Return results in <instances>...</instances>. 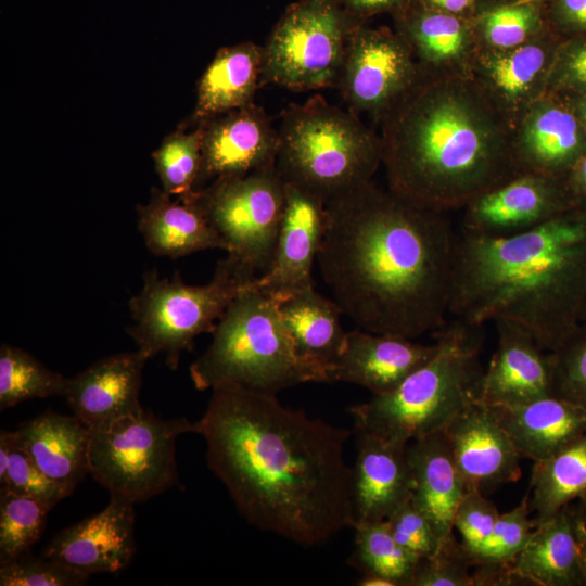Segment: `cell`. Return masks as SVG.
<instances>
[{
  "instance_id": "cell-43",
  "label": "cell",
  "mask_w": 586,
  "mask_h": 586,
  "mask_svg": "<svg viewBox=\"0 0 586 586\" xmlns=\"http://www.w3.org/2000/svg\"><path fill=\"white\" fill-rule=\"evenodd\" d=\"M586 92V36L560 37L549 71L546 94Z\"/></svg>"
},
{
  "instance_id": "cell-2",
  "label": "cell",
  "mask_w": 586,
  "mask_h": 586,
  "mask_svg": "<svg viewBox=\"0 0 586 586\" xmlns=\"http://www.w3.org/2000/svg\"><path fill=\"white\" fill-rule=\"evenodd\" d=\"M456 243L443 211L371 180L326 203L317 262L335 303L359 329L413 340L446 326Z\"/></svg>"
},
{
  "instance_id": "cell-27",
  "label": "cell",
  "mask_w": 586,
  "mask_h": 586,
  "mask_svg": "<svg viewBox=\"0 0 586 586\" xmlns=\"http://www.w3.org/2000/svg\"><path fill=\"white\" fill-rule=\"evenodd\" d=\"M137 214L139 231L154 255L179 258L203 250L226 251L196 200V191L188 198L173 199L163 189L153 188L149 202L139 205Z\"/></svg>"
},
{
  "instance_id": "cell-50",
  "label": "cell",
  "mask_w": 586,
  "mask_h": 586,
  "mask_svg": "<svg viewBox=\"0 0 586 586\" xmlns=\"http://www.w3.org/2000/svg\"><path fill=\"white\" fill-rule=\"evenodd\" d=\"M560 97V95H558ZM574 112L586 131V92L561 97Z\"/></svg>"
},
{
  "instance_id": "cell-37",
  "label": "cell",
  "mask_w": 586,
  "mask_h": 586,
  "mask_svg": "<svg viewBox=\"0 0 586 586\" xmlns=\"http://www.w3.org/2000/svg\"><path fill=\"white\" fill-rule=\"evenodd\" d=\"M202 126L176 131L152 153L162 189L177 198L191 196L202 170Z\"/></svg>"
},
{
  "instance_id": "cell-35",
  "label": "cell",
  "mask_w": 586,
  "mask_h": 586,
  "mask_svg": "<svg viewBox=\"0 0 586 586\" xmlns=\"http://www.w3.org/2000/svg\"><path fill=\"white\" fill-rule=\"evenodd\" d=\"M68 378L47 368L26 351L2 344L0 347V410L23 402L64 396Z\"/></svg>"
},
{
  "instance_id": "cell-6",
  "label": "cell",
  "mask_w": 586,
  "mask_h": 586,
  "mask_svg": "<svg viewBox=\"0 0 586 586\" xmlns=\"http://www.w3.org/2000/svg\"><path fill=\"white\" fill-rule=\"evenodd\" d=\"M474 327L456 321L435 332L438 349L393 391L348 408L356 433L407 445L444 431L479 397L483 370Z\"/></svg>"
},
{
  "instance_id": "cell-9",
  "label": "cell",
  "mask_w": 586,
  "mask_h": 586,
  "mask_svg": "<svg viewBox=\"0 0 586 586\" xmlns=\"http://www.w3.org/2000/svg\"><path fill=\"white\" fill-rule=\"evenodd\" d=\"M89 430V474L110 494L137 504L179 485L176 440L198 428L187 418L161 419L143 409Z\"/></svg>"
},
{
  "instance_id": "cell-25",
  "label": "cell",
  "mask_w": 586,
  "mask_h": 586,
  "mask_svg": "<svg viewBox=\"0 0 586 586\" xmlns=\"http://www.w3.org/2000/svg\"><path fill=\"white\" fill-rule=\"evenodd\" d=\"M412 504L426 517L440 548L454 539V518L467 492L444 431L407 444Z\"/></svg>"
},
{
  "instance_id": "cell-47",
  "label": "cell",
  "mask_w": 586,
  "mask_h": 586,
  "mask_svg": "<svg viewBox=\"0 0 586 586\" xmlns=\"http://www.w3.org/2000/svg\"><path fill=\"white\" fill-rule=\"evenodd\" d=\"M343 8L355 18L366 22L380 13L393 15L403 10L410 0H340Z\"/></svg>"
},
{
  "instance_id": "cell-34",
  "label": "cell",
  "mask_w": 586,
  "mask_h": 586,
  "mask_svg": "<svg viewBox=\"0 0 586 586\" xmlns=\"http://www.w3.org/2000/svg\"><path fill=\"white\" fill-rule=\"evenodd\" d=\"M354 550L349 563L362 575H378L394 586H410L420 560L403 548L393 537L387 522L356 523Z\"/></svg>"
},
{
  "instance_id": "cell-39",
  "label": "cell",
  "mask_w": 586,
  "mask_h": 586,
  "mask_svg": "<svg viewBox=\"0 0 586 586\" xmlns=\"http://www.w3.org/2000/svg\"><path fill=\"white\" fill-rule=\"evenodd\" d=\"M528 492L513 509L500 513L489 539L476 552L467 556L472 566L510 562L527 542L534 524L530 519Z\"/></svg>"
},
{
  "instance_id": "cell-26",
  "label": "cell",
  "mask_w": 586,
  "mask_h": 586,
  "mask_svg": "<svg viewBox=\"0 0 586 586\" xmlns=\"http://www.w3.org/2000/svg\"><path fill=\"white\" fill-rule=\"evenodd\" d=\"M13 433L41 472L69 494L89 474L90 430L77 416L47 410Z\"/></svg>"
},
{
  "instance_id": "cell-53",
  "label": "cell",
  "mask_w": 586,
  "mask_h": 586,
  "mask_svg": "<svg viewBox=\"0 0 586 586\" xmlns=\"http://www.w3.org/2000/svg\"><path fill=\"white\" fill-rule=\"evenodd\" d=\"M576 500L577 504L573 506L574 512L578 518L586 520V488Z\"/></svg>"
},
{
  "instance_id": "cell-7",
  "label": "cell",
  "mask_w": 586,
  "mask_h": 586,
  "mask_svg": "<svg viewBox=\"0 0 586 586\" xmlns=\"http://www.w3.org/2000/svg\"><path fill=\"white\" fill-rule=\"evenodd\" d=\"M278 137L276 166L282 179L326 203L371 181L382 165L381 136L321 94L285 107Z\"/></svg>"
},
{
  "instance_id": "cell-36",
  "label": "cell",
  "mask_w": 586,
  "mask_h": 586,
  "mask_svg": "<svg viewBox=\"0 0 586 586\" xmlns=\"http://www.w3.org/2000/svg\"><path fill=\"white\" fill-rule=\"evenodd\" d=\"M50 510L34 497L0 486V565L30 552Z\"/></svg>"
},
{
  "instance_id": "cell-23",
  "label": "cell",
  "mask_w": 586,
  "mask_h": 586,
  "mask_svg": "<svg viewBox=\"0 0 586 586\" xmlns=\"http://www.w3.org/2000/svg\"><path fill=\"white\" fill-rule=\"evenodd\" d=\"M149 358L140 351L104 357L68 378L65 399L87 426L143 410L139 400Z\"/></svg>"
},
{
  "instance_id": "cell-45",
  "label": "cell",
  "mask_w": 586,
  "mask_h": 586,
  "mask_svg": "<svg viewBox=\"0 0 586 586\" xmlns=\"http://www.w3.org/2000/svg\"><path fill=\"white\" fill-rule=\"evenodd\" d=\"M386 522L395 540L419 559L432 556L440 549L433 526L411 499L399 507Z\"/></svg>"
},
{
  "instance_id": "cell-51",
  "label": "cell",
  "mask_w": 586,
  "mask_h": 586,
  "mask_svg": "<svg viewBox=\"0 0 586 586\" xmlns=\"http://www.w3.org/2000/svg\"><path fill=\"white\" fill-rule=\"evenodd\" d=\"M574 524L586 584V520L578 518L574 512Z\"/></svg>"
},
{
  "instance_id": "cell-22",
  "label": "cell",
  "mask_w": 586,
  "mask_h": 586,
  "mask_svg": "<svg viewBox=\"0 0 586 586\" xmlns=\"http://www.w3.org/2000/svg\"><path fill=\"white\" fill-rule=\"evenodd\" d=\"M407 445L357 433V455L351 469L353 525L385 521L410 499Z\"/></svg>"
},
{
  "instance_id": "cell-31",
  "label": "cell",
  "mask_w": 586,
  "mask_h": 586,
  "mask_svg": "<svg viewBox=\"0 0 586 586\" xmlns=\"http://www.w3.org/2000/svg\"><path fill=\"white\" fill-rule=\"evenodd\" d=\"M278 306L297 353L329 371L347 333L340 321L343 314L340 306L314 286L279 298Z\"/></svg>"
},
{
  "instance_id": "cell-14",
  "label": "cell",
  "mask_w": 586,
  "mask_h": 586,
  "mask_svg": "<svg viewBox=\"0 0 586 586\" xmlns=\"http://www.w3.org/2000/svg\"><path fill=\"white\" fill-rule=\"evenodd\" d=\"M578 207L565 176L521 173L477 195L463 208L462 231L502 237L534 228Z\"/></svg>"
},
{
  "instance_id": "cell-48",
  "label": "cell",
  "mask_w": 586,
  "mask_h": 586,
  "mask_svg": "<svg viewBox=\"0 0 586 586\" xmlns=\"http://www.w3.org/2000/svg\"><path fill=\"white\" fill-rule=\"evenodd\" d=\"M565 178L577 206L586 208V152L566 173Z\"/></svg>"
},
{
  "instance_id": "cell-10",
  "label": "cell",
  "mask_w": 586,
  "mask_h": 586,
  "mask_svg": "<svg viewBox=\"0 0 586 586\" xmlns=\"http://www.w3.org/2000/svg\"><path fill=\"white\" fill-rule=\"evenodd\" d=\"M360 23L340 0L290 4L263 47L262 82L292 91L337 87L349 36Z\"/></svg>"
},
{
  "instance_id": "cell-16",
  "label": "cell",
  "mask_w": 586,
  "mask_h": 586,
  "mask_svg": "<svg viewBox=\"0 0 586 586\" xmlns=\"http://www.w3.org/2000/svg\"><path fill=\"white\" fill-rule=\"evenodd\" d=\"M133 505L111 494L103 510L62 530L42 556L88 576L124 570L136 551Z\"/></svg>"
},
{
  "instance_id": "cell-32",
  "label": "cell",
  "mask_w": 586,
  "mask_h": 586,
  "mask_svg": "<svg viewBox=\"0 0 586 586\" xmlns=\"http://www.w3.org/2000/svg\"><path fill=\"white\" fill-rule=\"evenodd\" d=\"M586 488V433L551 456L535 461L530 483L534 526L571 505Z\"/></svg>"
},
{
  "instance_id": "cell-18",
  "label": "cell",
  "mask_w": 586,
  "mask_h": 586,
  "mask_svg": "<svg viewBox=\"0 0 586 586\" xmlns=\"http://www.w3.org/2000/svg\"><path fill=\"white\" fill-rule=\"evenodd\" d=\"M202 126V170L199 180L242 176L276 164L278 128L263 107L251 103Z\"/></svg>"
},
{
  "instance_id": "cell-46",
  "label": "cell",
  "mask_w": 586,
  "mask_h": 586,
  "mask_svg": "<svg viewBox=\"0 0 586 586\" xmlns=\"http://www.w3.org/2000/svg\"><path fill=\"white\" fill-rule=\"evenodd\" d=\"M547 18L560 37L586 36V0H552Z\"/></svg>"
},
{
  "instance_id": "cell-3",
  "label": "cell",
  "mask_w": 586,
  "mask_h": 586,
  "mask_svg": "<svg viewBox=\"0 0 586 586\" xmlns=\"http://www.w3.org/2000/svg\"><path fill=\"white\" fill-rule=\"evenodd\" d=\"M380 125L388 189L418 205L464 207L522 173L511 128L468 76L421 71Z\"/></svg>"
},
{
  "instance_id": "cell-1",
  "label": "cell",
  "mask_w": 586,
  "mask_h": 586,
  "mask_svg": "<svg viewBox=\"0 0 586 586\" xmlns=\"http://www.w3.org/2000/svg\"><path fill=\"white\" fill-rule=\"evenodd\" d=\"M212 391L196 434L208 468L251 525L308 547L352 527L347 430L275 394L237 384Z\"/></svg>"
},
{
  "instance_id": "cell-13",
  "label": "cell",
  "mask_w": 586,
  "mask_h": 586,
  "mask_svg": "<svg viewBox=\"0 0 586 586\" xmlns=\"http://www.w3.org/2000/svg\"><path fill=\"white\" fill-rule=\"evenodd\" d=\"M559 40L560 36L550 29L512 49L476 50L468 77L511 130L546 94Z\"/></svg>"
},
{
  "instance_id": "cell-12",
  "label": "cell",
  "mask_w": 586,
  "mask_h": 586,
  "mask_svg": "<svg viewBox=\"0 0 586 586\" xmlns=\"http://www.w3.org/2000/svg\"><path fill=\"white\" fill-rule=\"evenodd\" d=\"M420 74L410 48L395 30L364 22L349 36L337 88L352 112L380 124Z\"/></svg>"
},
{
  "instance_id": "cell-20",
  "label": "cell",
  "mask_w": 586,
  "mask_h": 586,
  "mask_svg": "<svg viewBox=\"0 0 586 586\" xmlns=\"http://www.w3.org/2000/svg\"><path fill=\"white\" fill-rule=\"evenodd\" d=\"M437 349V341L421 344L399 335L356 329L346 333L344 346L329 368L328 382L354 383L373 395L386 394Z\"/></svg>"
},
{
  "instance_id": "cell-44",
  "label": "cell",
  "mask_w": 586,
  "mask_h": 586,
  "mask_svg": "<svg viewBox=\"0 0 586 586\" xmlns=\"http://www.w3.org/2000/svg\"><path fill=\"white\" fill-rule=\"evenodd\" d=\"M499 512L484 493L467 491L460 500L455 518L454 528L459 532L461 545L470 556L476 552L489 539Z\"/></svg>"
},
{
  "instance_id": "cell-38",
  "label": "cell",
  "mask_w": 586,
  "mask_h": 586,
  "mask_svg": "<svg viewBox=\"0 0 586 586\" xmlns=\"http://www.w3.org/2000/svg\"><path fill=\"white\" fill-rule=\"evenodd\" d=\"M549 357L551 395L586 408V323H579Z\"/></svg>"
},
{
  "instance_id": "cell-8",
  "label": "cell",
  "mask_w": 586,
  "mask_h": 586,
  "mask_svg": "<svg viewBox=\"0 0 586 586\" xmlns=\"http://www.w3.org/2000/svg\"><path fill=\"white\" fill-rule=\"evenodd\" d=\"M256 273L227 255L204 285H189L179 275L161 278L156 270L143 276V288L129 301L135 324L127 333L148 358L165 353V362L176 370L182 352L191 351L196 336L213 333L225 310Z\"/></svg>"
},
{
  "instance_id": "cell-29",
  "label": "cell",
  "mask_w": 586,
  "mask_h": 586,
  "mask_svg": "<svg viewBox=\"0 0 586 586\" xmlns=\"http://www.w3.org/2000/svg\"><path fill=\"white\" fill-rule=\"evenodd\" d=\"M510 566L520 583L586 586L572 504L534 526Z\"/></svg>"
},
{
  "instance_id": "cell-52",
  "label": "cell",
  "mask_w": 586,
  "mask_h": 586,
  "mask_svg": "<svg viewBox=\"0 0 586 586\" xmlns=\"http://www.w3.org/2000/svg\"><path fill=\"white\" fill-rule=\"evenodd\" d=\"M358 582L361 586H394L392 582L378 575H362Z\"/></svg>"
},
{
  "instance_id": "cell-11",
  "label": "cell",
  "mask_w": 586,
  "mask_h": 586,
  "mask_svg": "<svg viewBox=\"0 0 586 586\" xmlns=\"http://www.w3.org/2000/svg\"><path fill=\"white\" fill-rule=\"evenodd\" d=\"M196 200L229 256L255 273L272 263L285 207V183L276 164L216 179Z\"/></svg>"
},
{
  "instance_id": "cell-5",
  "label": "cell",
  "mask_w": 586,
  "mask_h": 586,
  "mask_svg": "<svg viewBox=\"0 0 586 586\" xmlns=\"http://www.w3.org/2000/svg\"><path fill=\"white\" fill-rule=\"evenodd\" d=\"M199 391L222 384L275 394L308 382H328V369L302 357L282 320L278 300L243 288L213 331L207 349L190 366Z\"/></svg>"
},
{
  "instance_id": "cell-24",
  "label": "cell",
  "mask_w": 586,
  "mask_h": 586,
  "mask_svg": "<svg viewBox=\"0 0 586 586\" xmlns=\"http://www.w3.org/2000/svg\"><path fill=\"white\" fill-rule=\"evenodd\" d=\"M394 18L395 31L423 73L468 76L477 50L470 16L435 11L410 0Z\"/></svg>"
},
{
  "instance_id": "cell-4",
  "label": "cell",
  "mask_w": 586,
  "mask_h": 586,
  "mask_svg": "<svg viewBox=\"0 0 586 586\" xmlns=\"http://www.w3.org/2000/svg\"><path fill=\"white\" fill-rule=\"evenodd\" d=\"M586 313V208L502 237L457 233L449 314L477 328L510 320L547 352Z\"/></svg>"
},
{
  "instance_id": "cell-21",
  "label": "cell",
  "mask_w": 586,
  "mask_h": 586,
  "mask_svg": "<svg viewBox=\"0 0 586 586\" xmlns=\"http://www.w3.org/2000/svg\"><path fill=\"white\" fill-rule=\"evenodd\" d=\"M498 344L483 371L477 400L489 407H510L551 395L549 352L521 326L495 320Z\"/></svg>"
},
{
  "instance_id": "cell-15",
  "label": "cell",
  "mask_w": 586,
  "mask_h": 586,
  "mask_svg": "<svg viewBox=\"0 0 586 586\" xmlns=\"http://www.w3.org/2000/svg\"><path fill=\"white\" fill-rule=\"evenodd\" d=\"M444 433L467 491L485 494L520 479L522 456L492 407L476 399Z\"/></svg>"
},
{
  "instance_id": "cell-19",
  "label": "cell",
  "mask_w": 586,
  "mask_h": 586,
  "mask_svg": "<svg viewBox=\"0 0 586 586\" xmlns=\"http://www.w3.org/2000/svg\"><path fill=\"white\" fill-rule=\"evenodd\" d=\"M512 149L522 173L565 176L586 152V131L561 97L545 94L513 128Z\"/></svg>"
},
{
  "instance_id": "cell-17",
  "label": "cell",
  "mask_w": 586,
  "mask_h": 586,
  "mask_svg": "<svg viewBox=\"0 0 586 586\" xmlns=\"http://www.w3.org/2000/svg\"><path fill=\"white\" fill-rule=\"evenodd\" d=\"M285 207L270 268L254 285L277 300L314 286L313 266L326 227V202L285 182Z\"/></svg>"
},
{
  "instance_id": "cell-33",
  "label": "cell",
  "mask_w": 586,
  "mask_h": 586,
  "mask_svg": "<svg viewBox=\"0 0 586 586\" xmlns=\"http://www.w3.org/2000/svg\"><path fill=\"white\" fill-rule=\"evenodd\" d=\"M477 49L508 50L550 30L540 3L518 0L496 3L470 14Z\"/></svg>"
},
{
  "instance_id": "cell-28",
  "label": "cell",
  "mask_w": 586,
  "mask_h": 586,
  "mask_svg": "<svg viewBox=\"0 0 586 586\" xmlns=\"http://www.w3.org/2000/svg\"><path fill=\"white\" fill-rule=\"evenodd\" d=\"M522 458L543 460L586 433V408L555 395L492 407Z\"/></svg>"
},
{
  "instance_id": "cell-49",
  "label": "cell",
  "mask_w": 586,
  "mask_h": 586,
  "mask_svg": "<svg viewBox=\"0 0 586 586\" xmlns=\"http://www.w3.org/2000/svg\"><path fill=\"white\" fill-rule=\"evenodd\" d=\"M420 4L435 10L455 15L470 16V12L475 7L477 0H416Z\"/></svg>"
},
{
  "instance_id": "cell-40",
  "label": "cell",
  "mask_w": 586,
  "mask_h": 586,
  "mask_svg": "<svg viewBox=\"0 0 586 586\" xmlns=\"http://www.w3.org/2000/svg\"><path fill=\"white\" fill-rule=\"evenodd\" d=\"M89 576L47 557L27 553L0 565L1 586H82Z\"/></svg>"
},
{
  "instance_id": "cell-30",
  "label": "cell",
  "mask_w": 586,
  "mask_h": 586,
  "mask_svg": "<svg viewBox=\"0 0 586 586\" xmlns=\"http://www.w3.org/2000/svg\"><path fill=\"white\" fill-rule=\"evenodd\" d=\"M263 62V47L251 41L219 49L199 80L194 118L202 124L253 103Z\"/></svg>"
},
{
  "instance_id": "cell-42",
  "label": "cell",
  "mask_w": 586,
  "mask_h": 586,
  "mask_svg": "<svg viewBox=\"0 0 586 586\" xmlns=\"http://www.w3.org/2000/svg\"><path fill=\"white\" fill-rule=\"evenodd\" d=\"M471 566L462 545L454 538L418 561L410 586H473Z\"/></svg>"
},
{
  "instance_id": "cell-41",
  "label": "cell",
  "mask_w": 586,
  "mask_h": 586,
  "mask_svg": "<svg viewBox=\"0 0 586 586\" xmlns=\"http://www.w3.org/2000/svg\"><path fill=\"white\" fill-rule=\"evenodd\" d=\"M0 486L34 497L50 509L71 494L47 477L30 457L16 444L12 431V446L5 473Z\"/></svg>"
}]
</instances>
